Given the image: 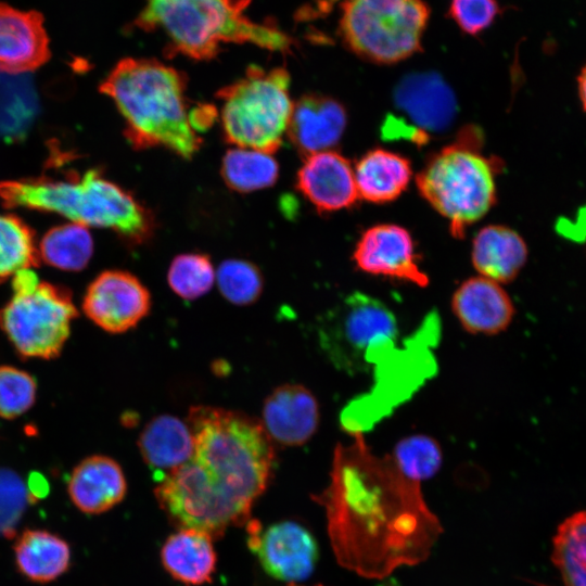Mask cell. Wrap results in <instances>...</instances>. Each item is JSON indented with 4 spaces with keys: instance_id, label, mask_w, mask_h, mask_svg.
<instances>
[{
    "instance_id": "obj_1",
    "label": "cell",
    "mask_w": 586,
    "mask_h": 586,
    "mask_svg": "<svg viewBox=\"0 0 586 586\" xmlns=\"http://www.w3.org/2000/svg\"><path fill=\"white\" fill-rule=\"evenodd\" d=\"M316 500L340 564L369 578L425 560L443 531L420 484L364 444L336 448L329 486Z\"/></svg>"
},
{
    "instance_id": "obj_2",
    "label": "cell",
    "mask_w": 586,
    "mask_h": 586,
    "mask_svg": "<svg viewBox=\"0 0 586 586\" xmlns=\"http://www.w3.org/2000/svg\"><path fill=\"white\" fill-rule=\"evenodd\" d=\"M187 422L193 435L192 456L158 482L155 496L180 528L217 538L243 524L267 488L273 443L260 421L239 411L192 406Z\"/></svg>"
},
{
    "instance_id": "obj_3",
    "label": "cell",
    "mask_w": 586,
    "mask_h": 586,
    "mask_svg": "<svg viewBox=\"0 0 586 586\" xmlns=\"http://www.w3.org/2000/svg\"><path fill=\"white\" fill-rule=\"evenodd\" d=\"M124 118V136L135 150L164 148L184 160L201 149L186 97L187 76L155 59L125 58L99 87Z\"/></svg>"
},
{
    "instance_id": "obj_4",
    "label": "cell",
    "mask_w": 586,
    "mask_h": 586,
    "mask_svg": "<svg viewBox=\"0 0 586 586\" xmlns=\"http://www.w3.org/2000/svg\"><path fill=\"white\" fill-rule=\"evenodd\" d=\"M252 0H144L132 26L161 31L167 56L209 61L222 43H253L290 52L291 39L272 22L255 23L244 14Z\"/></svg>"
},
{
    "instance_id": "obj_5",
    "label": "cell",
    "mask_w": 586,
    "mask_h": 586,
    "mask_svg": "<svg viewBox=\"0 0 586 586\" xmlns=\"http://www.w3.org/2000/svg\"><path fill=\"white\" fill-rule=\"evenodd\" d=\"M0 199L9 208L56 213L72 222L111 229L131 244L145 242L154 230L150 211L98 169L63 179L2 181Z\"/></svg>"
},
{
    "instance_id": "obj_6",
    "label": "cell",
    "mask_w": 586,
    "mask_h": 586,
    "mask_svg": "<svg viewBox=\"0 0 586 586\" xmlns=\"http://www.w3.org/2000/svg\"><path fill=\"white\" fill-rule=\"evenodd\" d=\"M482 148L483 133L468 126L453 143L431 155L416 178L420 194L448 221L455 238H463L467 228L496 202L498 168Z\"/></svg>"
},
{
    "instance_id": "obj_7",
    "label": "cell",
    "mask_w": 586,
    "mask_h": 586,
    "mask_svg": "<svg viewBox=\"0 0 586 586\" xmlns=\"http://www.w3.org/2000/svg\"><path fill=\"white\" fill-rule=\"evenodd\" d=\"M290 81L283 67L250 65L243 77L219 89L225 141L268 154L278 151L293 109Z\"/></svg>"
},
{
    "instance_id": "obj_8",
    "label": "cell",
    "mask_w": 586,
    "mask_h": 586,
    "mask_svg": "<svg viewBox=\"0 0 586 586\" xmlns=\"http://www.w3.org/2000/svg\"><path fill=\"white\" fill-rule=\"evenodd\" d=\"M429 17L423 0H345L339 33L357 56L395 64L421 50Z\"/></svg>"
},
{
    "instance_id": "obj_9",
    "label": "cell",
    "mask_w": 586,
    "mask_h": 586,
    "mask_svg": "<svg viewBox=\"0 0 586 586\" xmlns=\"http://www.w3.org/2000/svg\"><path fill=\"white\" fill-rule=\"evenodd\" d=\"M12 286V298L0 309L1 329L22 356L56 357L78 316L71 293L40 281L33 269L16 272Z\"/></svg>"
},
{
    "instance_id": "obj_10",
    "label": "cell",
    "mask_w": 586,
    "mask_h": 586,
    "mask_svg": "<svg viewBox=\"0 0 586 586\" xmlns=\"http://www.w3.org/2000/svg\"><path fill=\"white\" fill-rule=\"evenodd\" d=\"M398 334L392 310L360 292L347 295L318 323V339L330 361L346 372L365 371L394 346Z\"/></svg>"
},
{
    "instance_id": "obj_11",
    "label": "cell",
    "mask_w": 586,
    "mask_h": 586,
    "mask_svg": "<svg viewBox=\"0 0 586 586\" xmlns=\"http://www.w3.org/2000/svg\"><path fill=\"white\" fill-rule=\"evenodd\" d=\"M151 307L146 286L132 273L116 269L101 272L89 284L82 301L87 317L110 333L135 328Z\"/></svg>"
},
{
    "instance_id": "obj_12",
    "label": "cell",
    "mask_w": 586,
    "mask_h": 586,
    "mask_svg": "<svg viewBox=\"0 0 586 586\" xmlns=\"http://www.w3.org/2000/svg\"><path fill=\"white\" fill-rule=\"evenodd\" d=\"M249 545L271 577L290 584L308 577L318 559L314 536L295 522H279L265 530L251 525Z\"/></svg>"
},
{
    "instance_id": "obj_13",
    "label": "cell",
    "mask_w": 586,
    "mask_h": 586,
    "mask_svg": "<svg viewBox=\"0 0 586 586\" xmlns=\"http://www.w3.org/2000/svg\"><path fill=\"white\" fill-rule=\"evenodd\" d=\"M356 267L365 273L412 283L430 284L420 268L415 243L409 231L394 224H380L367 229L353 252Z\"/></svg>"
},
{
    "instance_id": "obj_14",
    "label": "cell",
    "mask_w": 586,
    "mask_h": 586,
    "mask_svg": "<svg viewBox=\"0 0 586 586\" xmlns=\"http://www.w3.org/2000/svg\"><path fill=\"white\" fill-rule=\"evenodd\" d=\"M395 107L428 138L447 130L457 115V100L443 77L434 72L411 73L400 78L393 90Z\"/></svg>"
},
{
    "instance_id": "obj_15",
    "label": "cell",
    "mask_w": 586,
    "mask_h": 586,
    "mask_svg": "<svg viewBox=\"0 0 586 586\" xmlns=\"http://www.w3.org/2000/svg\"><path fill=\"white\" fill-rule=\"evenodd\" d=\"M260 422L272 443L285 447L302 446L319 428V403L306 386L286 383L266 397Z\"/></svg>"
},
{
    "instance_id": "obj_16",
    "label": "cell",
    "mask_w": 586,
    "mask_h": 586,
    "mask_svg": "<svg viewBox=\"0 0 586 586\" xmlns=\"http://www.w3.org/2000/svg\"><path fill=\"white\" fill-rule=\"evenodd\" d=\"M296 189L320 213L348 208L359 199L354 168L332 150L304 157L296 174Z\"/></svg>"
},
{
    "instance_id": "obj_17",
    "label": "cell",
    "mask_w": 586,
    "mask_h": 586,
    "mask_svg": "<svg viewBox=\"0 0 586 586\" xmlns=\"http://www.w3.org/2000/svg\"><path fill=\"white\" fill-rule=\"evenodd\" d=\"M51 56L44 17L0 2V73L22 74L42 66Z\"/></svg>"
},
{
    "instance_id": "obj_18",
    "label": "cell",
    "mask_w": 586,
    "mask_h": 586,
    "mask_svg": "<svg viewBox=\"0 0 586 586\" xmlns=\"http://www.w3.org/2000/svg\"><path fill=\"white\" fill-rule=\"evenodd\" d=\"M450 308L468 333L496 335L513 320L515 308L502 285L482 276L462 281L453 293Z\"/></svg>"
},
{
    "instance_id": "obj_19",
    "label": "cell",
    "mask_w": 586,
    "mask_h": 586,
    "mask_svg": "<svg viewBox=\"0 0 586 586\" xmlns=\"http://www.w3.org/2000/svg\"><path fill=\"white\" fill-rule=\"evenodd\" d=\"M347 126L344 105L324 94L306 93L293 103L288 138L303 156L332 150Z\"/></svg>"
},
{
    "instance_id": "obj_20",
    "label": "cell",
    "mask_w": 586,
    "mask_h": 586,
    "mask_svg": "<svg viewBox=\"0 0 586 586\" xmlns=\"http://www.w3.org/2000/svg\"><path fill=\"white\" fill-rule=\"evenodd\" d=\"M67 489L79 510L99 514L124 499L127 483L118 462L107 456L94 455L74 468Z\"/></svg>"
},
{
    "instance_id": "obj_21",
    "label": "cell",
    "mask_w": 586,
    "mask_h": 586,
    "mask_svg": "<svg viewBox=\"0 0 586 586\" xmlns=\"http://www.w3.org/2000/svg\"><path fill=\"white\" fill-rule=\"evenodd\" d=\"M138 448L157 482L187 462L193 453V435L186 421L171 415L152 418L142 429Z\"/></svg>"
},
{
    "instance_id": "obj_22",
    "label": "cell",
    "mask_w": 586,
    "mask_h": 586,
    "mask_svg": "<svg viewBox=\"0 0 586 586\" xmlns=\"http://www.w3.org/2000/svg\"><path fill=\"white\" fill-rule=\"evenodd\" d=\"M527 259V246L513 229L501 225L482 228L473 239L471 262L479 276L500 284L513 281Z\"/></svg>"
},
{
    "instance_id": "obj_23",
    "label": "cell",
    "mask_w": 586,
    "mask_h": 586,
    "mask_svg": "<svg viewBox=\"0 0 586 586\" xmlns=\"http://www.w3.org/2000/svg\"><path fill=\"white\" fill-rule=\"evenodd\" d=\"M161 559L165 570L188 586L211 582L217 562L213 537L188 527L180 528L166 539Z\"/></svg>"
},
{
    "instance_id": "obj_24",
    "label": "cell",
    "mask_w": 586,
    "mask_h": 586,
    "mask_svg": "<svg viewBox=\"0 0 586 586\" xmlns=\"http://www.w3.org/2000/svg\"><path fill=\"white\" fill-rule=\"evenodd\" d=\"M359 199L383 204L397 199L412 176L410 161L385 149L365 153L354 168Z\"/></svg>"
},
{
    "instance_id": "obj_25",
    "label": "cell",
    "mask_w": 586,
    "mask_h": 586,
    "mask_svg": "<svg viewBox=\"0 0 586 586\" xmlns=\"http://www.w3.org/2000/svg\"><path fill=\"white\" fill-rule=\"evenodd\" d=\"M18 571L37 583L54 581L67 571L71 563L68 544L46 530H26L14 545Z\"/></svg>"
},
{
    "instance_id": "obj_26",
    "label": "cell",
    "mask_w": 586,
    "mask_h": 586,
    "mask_svg": "<svg viewBox=\"0 0 586 586\" xmlns=\"http://www.w3.org/2000/svg\"><path fill=\"white\" fill-rule=\"evenodd\" d=\"M220 175L232 191L250 193L273 186L279 165L271 154L235 146L224 155Z\"/></svg>"
},
{
    "instance_id": "obj_27",
    "label": "cell",
    "mask_w": 586,
    "mask_h": 586,
    "mask_svg": "<svg viewBox=\"0 0 586 586\" xmlns=\"http://www.w3.org/2000/svg\"><path fill=\"white\" fill-rule=\"evenodd\" d=\"M40 259L66 271L84 269L93 253V240L87 226L76 222L50 229L38 246Z\"/></svg>"
},
{
    "instance_id": "obj_28",
    "label": "cell",
    "mask_w": 586,
    "mask_h": 586,
    "mask_svg": "<svg viewBox=\"0 0 586 586\" xmlns=\"http://www.w3.org/2000/svg\"><path fill=\"white\" fill-rule=\"evenodd\" d=\"M552 562L564 586H586V510L566 518L552 540Z\"/></svg>"
},
{
    "instance_id": "obj_29",
    "label": "cell",
    "mask_w": 586,
    "mask_h": 586,
    "mask_svg": "<svg viewBox=\"0 0 586 586\" xmlns=\"http://www.w3.org/2000/svg\"><path fill=\"white\" fill-rule=\"evenodd\" d=\"M40 262L34 232L18 217L0 214V283Z\"/></svg>"
},
{
    "instance_id": "obj_30",
    "label": "cell",
    "mask_w": 586,
    "mask_h": 586,
    "mask_svg": "<svg viewBox=\"0 0 586 586\" xmlns=\"http://www.w3.org/2000/svg\"><path fill=\"white\" fill-rule=\"evenodd\" d=\"M388 458L404 476L421 484L438 472L443 451L435 438L419 433L400 438Z\"/></svg>"
},
{
    "instance_id": "obj_31",
    "label": "cell",
    "mask_w": 586,
    "mask_h": 586,
    "mask_svg": "<svg viewBox=\"0 0 586 586\" xmlns=\"http://www.w3.org/2000/svg\"><path fill=\"white\" fill-rule=\"evenodd\" d=\"M215 281V270L208 255L183 253L177 255L167 271V282L179 297L193 301L206 294Z\"/></svg>"
},
{
    "instance_id": "obj_32",
    "label": "cell",
    "mask_w": 586,
    "mask_h": 586,
    "mask_svg": "<svg viewBox=\"0 0 586 586\" xmlns=\"http://www.w3.org/2000/svg\"><path fill=\"white\" fill-rule=\"evenodd\" d=\"M217 284L221 295L238 306L256 302L264 288L259 268L246 259L229 258L217 269Z\"/></svg>"
},
{
    "instance_id": "obj_33",
    "label": "cell",
    "mask_w": 586,
    "mask_h": 586,
    "mask_svg": "<svg viewBox=\"0 0 586 586\" xmlns=\"http://www.w3.org/2000/svg\"><path fill=\"white\" fill-rule=\"evenodd\" d=\"M34 378L11 366L0 367V417L13 419L27 411L36 398Z\"/></svg>"
},
{
    "instance_id": "obj_34",
    "label": "cell",
    "mask_w": 586,
    "mask_h": 586,
    "mask_svg": "<svg viewBox=\"0 0 586 586\" xmlns=\"http://www.w3.org/2000/svg\"><path fill=\"white\" fill-rule=\"evenodd\" d=\"M27 485L15 472L0 469V536L11 538L16 533L23 513L30 501Z\"/></svg>"
},
{
    "instance_id": "obj_35",
    "label": "cell",
    "mask_w": 586,
    "mask_h": 586,
    "mask_svg": "<svg viewBox=\"0 0 586 586\" xmlns=\"http://www.w3.org/2000/svg\"><path fill=\"white\" fill-rule=\"evenodd\" d=\"M498 12L496 0H451L448 13L462 31L476 36L494 22Z\"/></svg>"
},
{
    "instance_id": "obj_36",
    "label": "cell",
    "mask_w": 586,
    "mask_h": 586,
    "mask_svg": "<svg viewBox=\"0 0 586 586\" xmlns=\"http://www.w3.org/2000/svg\"><path fill=\"white\" fill-rule=\"evenodd\" d=\"M27 488L30 499L43 497L49 489L47 481L38 473L31 474Z\"/></svg>"
},
{
    "instance_id": "obj_37",
    "label": "cell",
    "mask_w": 586,
    "mask_h": 586,
    "mask_svg": "<svg viewBox=\"0 0 586 586\" xmlns=\"http://www.w3.org/2000/svg\"><path fill=\"white\" fill-rule=\"evenodd\" d=\"M578 94L583 105V109L586 111V65L582 68L578 78Z\"/></svg>"
},
{
    "instance_id": "obj_38",
    "label": "cell",
    "mask_w": 586,
    "mask_h": 586,
    "mask_svg": "<svg viewBox=\"0 0 586 586\" xmlns=\"http://www.w3.org/2000/svg\"><path fill=\"white\" fill-rule=\"evenodd\" d=\"M289 586H297V585H295V584H290ZM316 586H322V585H316Z\"/></svg>"
}]
</instances>
